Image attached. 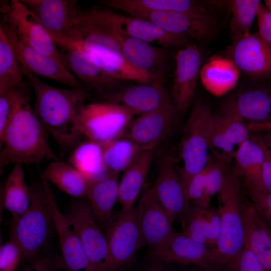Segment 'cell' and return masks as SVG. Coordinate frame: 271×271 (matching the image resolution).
Here are the masks:
<instances>
[{
    "label": "cell",
    "instance_id": "obj_1",
    "mask_svg": "<svg viewBox=\"0 0 271 271\" xmlns=\"http://www.w3.org/2000/svg\"><path fill=\"white\" fill-rule=\"evenodd\" d=\"M36 96L34 109L48 134L62 151L80 142V111L89 93L84 87L62 88L50 85L21 66Z\"/></svg>",
    "mask_w": 271,
    "mask_h": 271
},
{
    "label": "cell",
    "instance_id": "obj_2",
    "mask_svg": "<svg viewBox=\"0 0 271 271\" xmlns=\"http://www.w3.org/2000/svg\"><path fill=\"white\" fill-rule=\"evenodd\" d=\"M11 117L0 136L1 171L11 164L38 166L45 160H61L49 145L47 131L29 103L24 84L13 89Z\"/></svg>",
    "mask_w": 271,
    "mask_h": 271
},
{
    "label": "cell",
    "instance_id": "obj_3",
    "mask_svg": "<svg viewBox=\"0 0 271 271\" xmlns=\"http://www.w3.org/2000/svg\"><path fill=\"white\" fill-rule=\"evenodd\" d=\"M36 167L39 178L31 185L30 204L24 213L12 219L10 235L22 248L27 263L49 253L47 249L55 232L47 196L48 182Z\"/></svg>",
    "mask_w": 271,
    "mask_h": 271
},
{
    "label": "cell",
    "instance_id": "obj_4",
    "mask_svg": "<svg viewBox=\"0 0 271 271\" xmlns=\"http://www.w3.org/2000/svg\"><path fill=\"white\" fill-rule=\"evenodd\" d=\"M110 10L80 9L63 41L57 46L76 47L99 57L122 55L118 32Z\"/></svg>",
    "mask_w": 271,
    "mask_h": 271
},
{
    "label": "cell",
    "instance_id": "obj_5",
    "mask_svg": "<svg viewBox=\"0 0 271 271\" xmlns=\"http://www.w3.org/2000/svg\"><path fill=\"white\" fill-rule=\"evenodd\" d=\"M217 197L220 228L215 265L216 271H223L244 246L240 183L237 175L225 172Z\"/></svg>",
    "mask_w": 271,
    "mask_h": 271
},
{
    "label": "cell",
    "instance_id": "obj_6",
    "mask_svg": "<svg viewBox=\"0 0 271 271\" xmlns=\"http://www.w3.org/2000/svg\"><path fill=\"white\" fill-rule=\"evenodd\" d=\"M213 117L207 103L198 99L194 102L184 126L179 147L183 166L179 172L186 196L191 179L209 162Z\"/></svg>",
    "mask_w": 271,
    "mask_h": 271
},
{
    "label": "cell",
    "instance_id": "obj_7",
    "mask_svg": "<svg viewBox=\"0 0 271 271\" xmlns=\"http://www.w3.org/2000/svg\"><path fill=\"white\" fill-rule=\"evenodd\" d=\"M136 114L117 103H85L79 116L83 137L103 145L121 137Z\"/></svg>",
    "mask_w": 271,
    "mask_h": 271
},
{
    "label": "cell",
    "instance_id": "obj_8",
    "mask_svg": "<svg viewBox=\"0 0 271 271\" xmlns=\"http://www.w3.org/2000/svg\"><path fill=\"white\" fill-rule=\"evenodd\" d=\"M105 226L112 271H125L143 245L135 207L113 214Z\"/></svg>",
    "mask_w": 271,
    "mask_h": 271
},
{
    "label": "cell",
    "instance_id": "obj_9",
    "mask_svg": "<svg viewBox=\"0 0 271 271\" xmlns=\"http://www.w3.org/2000/svg\"><path fill=\"white\" fill-rule=\"evenodd\" d=\"M65 213L77 230L92 271H112L105 234L89 205L81 201L74 202Z\"/></svg>",
    "mask_w": 271,
    "mask_h": 271
},
{
    "label": "cell",
    "instance_id": "obj_10",
    "mask_svg": "<svg viewBox=\"0 0 271 271\" xmlns=\"http://www.w3.org/2000/svg\"><path fill=\"white\" fill-rule=\"evenodd\" d=\"M3 10L5 14L3 21L24 44L40 53L62 61L52 37L21 1L11 0L3 5Z\"/></svg>",
    "mask_w": 271,
    "mask_h": 271
},
{
    "label": "cell",
    "instance_id": "obj_11",
    "mask_svg": "<svg viewBox=\"0 0 271 271\" xmlns=\"http://www.w3.org/2000/svg\"><path fill=\"white\" fill-rule=\"evenodd\" d=\"M0 28L7 37L21 66L37 76L51 79L70 88L84 87L62 61L24 44L4 21L1 22Z\"/></svg>",
    "mask_w": 271,
    "mask_h": 271
},
{
    "label": "cell",
    "instance_id": "obj_12",
    "mask_svg": "<svg viewBox=\"0 0 271 271\" xmlns=\"http://www.w3.org/2000/svg\"><path fill=\"white\" fill-rule=\"evenodd\" d=\"M215 248L175 231L160 246L151 249L149 256L153 262L194 265L216 271Z\"/></svg>",
    "mask_w": 271,
    "mask_h": 271
},
{
    "label": "cell",
    "instance_id": "obj_13",
    "mask_svg": "<svg viewBox=\"0 0 271 271\" xmlns=\"http://www.w3.org/2000/svg\"><path fill=\"white\" fill-rule=\"evenodd\" d=\"M202 59L200 48L194 43L182 48L176 54L170 99L178 115H183L192 102Z\"/></svg>",
    "mask_w": 271,
    "mask_h": 271
},
{
    "label": "cell",
    "instance_id": "obj_14",
    "mask_svg": "<svg viewBox=\"0 0 271 271\" xmlns=\"http://www.w3.org/2000/svg\"><path fill=\"white\" fill-rule=\"evenodd\" d=\"M135 209L143 245L155 248L175 231L174 220L161 204L153 186L142 195Z\"/></svg>",
    "mask_w": 271,
    "mask_h": 271
},
{
    "label": "cell",
    "instance_id": "obj_15",
    "mask_svg": "<svg viewBox=\"0 0 271 271\" xmlns=\"http://www.w3.org/2000/svg\"><path fill=\"white\" fill-rule=\"evenodd\" d=\"M61 48L63 63L85 88L94 90L103 97L116 91L115 88L121 81L108 74L90 53L76 47Z\"/></svg>",
    "mask_w": 271,
    "mask_h": 271
},
{
    "label": "cell",
    "instance_id": "obj_16",
    "mask_svg": "<svg viewBox=\"0 0 271 271\" xmlns=\"http://www.w3.org/2000/svg\"><path fill=\"white\" fill-rule=\"evenodd\" d=\"M227 54V57L247 76L254 79L271 77V46L257 33L233 41Z\"/></svg>",
    "mask_w": 271,
    "mask_h": 271
},
{
    "label": "cell",
    "instance_id": "obj_17",
    "mask_svg": "<svg viewBox=\"0 0 271 271\" xmlns=\"http://www.w3.org/2000/svg\"><path fill=\"white\" fill-rule=\"evenodd\" d=\"M177 115L173 104L139 115L131 120L122 137L144 150H154L171 132Z\"/></svg>",
    "mask_w": 271,
    "mask_h": 271
},
{
    "label": "cell",
    "instance_id": "obj_18",
    "mask_svg": "<svg viewBox=\"0 0 271 271\" xmlns=\"http://www.w3.org/2000/svg\"><path fill=\"white\" fill-rule=\"evenodd\" d=\"M156 196L173 218L181 222L187 214L190 205L182 185L179 169L170 154H163L160 161L157 176L154 186Z\"/></svg>",
    "mask_w": 271,
    "mask_h": 271
},
{
    "label": "cell",
    "instance_id": "obj_19",
    "mask_svg": "<svg viewBox=\"0 0 271 271\" xmlns=\"http://www.w3.org/2000/svg\"><path fill=\"white\" fill-rule=\"evenodd\" d=\"M47 192L55 233L58 239L59 255L63 269L66 271H92L77 230L65 213L61 212L58 208L48 184Z\"/></svg>",
    "mask_w": 271,
    "mask_h": 271
},
{
    "label": "cell",
    "instance_id": "obj_20",
    "mask_svg": "<svg viewBox=\"0 0 271 271\" xmlns=\"http://www.w3.org/2000/svg\"><path fill=\"white\" fill-rule=\"evenodd\" d=\"M219 114L247 124L271 121V90L258 88L235 93L223 101Z\"/></svg>",
    "mask_w": 271,
    "mask_h": 271
},
{
    "label": "cell",
    "instance_id": "obj_21",
    "mask_svg": "<svg viewBox=\"0 0 271 271\" xmlns=\"http://www.w3.org/2000/svg\"><path fill=\"white\" fill-rule=\"evenodd\" d=\"M130 16L149 21L170 33L198 42L211 38L217 27L216 22L180 12H139Z\"/></svg>",
    "mask_w": 271,
    "mask_h": 271
},
{
    "label": "cell",
    "instance_id": "obj_22",
    "mask_svg": "<svg viewBox=\"0 0 271 271\" xmlns=\"http://www.w3.org/2000/svg\"><path fill=\"white\" fill-rule=\"evenodd\" d=\"M36 16L56 44L67 35L80 8L76 1L21 0Z\"/></svg>",
    "mask_w": 271,
    "mask_h": 271
},
{
    "label": "cell",
    "instance_id": "obj_23",
    "mask_svg": "<svg viewBox=\"0 0 271 271\" xmlns=\"http://www.w3.org/2000/svg\"><path fill=\"white\" fill-rule=\"evenodd\" d=\"M120 44L124 58L133 67L164 82L172 53L169 48L121 35Z\"/></svg>",
    "mask_w": 271,
    "mask_h": 271
},
{
    "label": "cell",
    "instance_id": "obj_24",
    "mask_svg": "<svg viewBox=\"0 0 271 271\" xmlns=\"http://www.w3.org/2000/svg\"><path fill=\"white\" fill-rule=\"evenodd\" d=\"M164 82L139 83L118 89L103 97L106 101L120 104L136 115L151 112L172 104L164 86Z\"/></svg>",
    "mask_w": 271,
    "mask_h": 271
},
{
    "label": "cell",
    "instance_id": "obj_25",
    "mask_svg": "<svg viewBox=\"0 0 271 271\" xmlns=\"http://www.w3.org/2000/svg\"><path fill=\"white\" fill-rule=\"evenodd\" d=\"M110 16L118 32L124 36L169 49L184 48L193 43L191 40L170 33L149 21L111 10Z\"/></svg>",
    "mask_w": 271,
    "mask_h": 271
},
{
    "label": "cell",
    "instance_id": "obj_26",
    "mask_svg": "<svg viewBox=\"0 0 271 271\" xmlns=\"http://www.w3.org/2000/svg\"><path fill=\"white\" fill-rule=\"evenodd\" d=\"M246 124L220 114L213 115L211 128L210 151L222 162L234 158L241 144L249 137Z\"/></svg>",
    "mask_w": 271,
    "mask_h": 271
},
{
    "label": "cell",
    "instance_id": "obj_27",
    "mask_svg": "<svg viewBox=\"0 0 271 271\" xmlns=\"http://www.w3.org/2000/svg\"><path fill=\"white\" fill-rule=\"evenodd\" d=\"M244 244L258 258L263 271H271V228L265 223L251 201H242Z\"/></svg>",
    "mask_w": 271,
    "mask_h": 271
},
{
    "label": "cell",
    "instance_id": "obj_28",
    "mask_svg": "<svg viewBox=\"0 0 271 271\" xmlns=\"http://www.w3.org/2000/svg\"><path fill=\"white\" fill-rule=\"evenodd\" d=\"M130 16L139 12H175L190 14L204 20L216 22L200 2L190 0H106L102 2Z\"/></svg>",
    "mask_w": 271,
    "mask_h": 271
},
{
    "label": "cell",
    "instance_id": "obj_29",
    "mask_svg": "<svg viewBox=\"0 0 271 271\" xmlns=\"http://www.w3.org/2000/svg\"><path fill=\"white\" fill-rule=\"evenodd\" d=\"M182 224V233L198 242L216 247L220 228L218 208L210 205H190Z\"/></svg>",
    "mask_w": 271,
    "mask_h": 271
},
{
    "label": "cell",
    "instance_id": "obj_30",
    "mask_svg": "<svg viewBox=\"0 0 271 271\" xmlns=\"http://www.w3.org/2000/svg\"><path fill=\"white\" fill-rule=\"evenodd\" d=\"M265 148L261 139L249 136L235 156L238 173L243 178L248 190H265L261 177Z\"/></svg>",
    "mask_w": 271,
    "mask_h": 271
},
{
    "label": "cell",
    "instance_id": "obj_31",
    "mask_svg": "<svg viewBox=\"0 0 271 271\" xmlns=\"http://www.w3.org/2000/svg\"><path fill=\"white\" fill-rule=\"evenodd\" d=\"M239 70L228 57L214 56L202 66L200 77L204 87L216 96L223 95L236 85Z\"/></svg>",
    "mask_w": 271,
    "mask_h": 271
},
{
    "label": "cell",
    "instance_id": "obj_32",
    "mask_svg": "<svg viewBox=\"0 0 271 271\" xmlns=\"http://www.w3.org/2000/svg\"><path fill=\"white\" fill-rule=\"evenodd\" d=\"M154 150H144L125 171L118 182V200L122 210L133 209L149 172Z\"/></svg>",
    "mask_w": 271,
    "mask_h": 271
},
{
    "label": "cell",
    "instance_id": "obj_33",
    "mask_svg": "<svg viewBox=\"0 0 271 271\" xmlns=\"http://www.w3.org/2000/svg\"><path fill=\"white\" fill-rule=\"evenodd\" d=\"M118 175L111 173L105 178L89 184L86 196L92 213L100 226L105 225L111 217L118 199Z\"/></svg>",
    "mask_w": 271,
    "mask_h": 271
},
{
    "label": "cell",
    "instance_id": "obj_34",
    "mask_svg": "<svg viewBox=\"0 0 271 271\" xmlns=\"http://www.w3.org/2000/svg\"><path fill=\"white\" fill-rule=\"evenodd\" d=\"M69 162L90 183L102 179L111 173L104 163L102 145L92 140L80 142L73 149Z\"/></svg>",
    "mask_w": 271,
    "mask_h": 271
},
{
    "label": "cell",
    "instance_id": "obj_35",
    "mask_svg": "<svg viewBox=\"0 0 271 271\" xmlns=\"http://www.w3.org/2000/svg\"><path fill=\"white\" fill-rule=\"evenodd\" d=\"M41 173L48 182L68 195L77 198L86 196L90 183L70 164L61 160L52 161Z\"/></svg>",
    "mask_w": 271,
    "mask_h": 271
},
{
    "label": "cell",
    "instance_id": "obj_36",
    "mask_svg": "<svg viewBox=\"0 0 271 271\" xmlns=\"http://www.w3.org/2000/svg\"><path fill=\"white\" fill-rule=\"evenodd\" d=\"M22 165H15L2 189L1 207L11 213L12 219L24 213L31 202V188L25 181Z\"/></svg>",
    "mask_w": 271,
    "mask_h": 271
},
{
    "label": "cell",
    "instance_id": "obj_37",
    "mask_svg": "<svg viewBox=\"0 0 271 271\" xmlns=\"http://www.w3.org/2000/svg\"><path fill=\"white\" fill-rule=\"evenodd\" d=\"M105 164L111 173L125 171L144 150L130 140L121 137L103 145Z\"/></svg>",
    "mask_w": 271,
    "mask_h": 271
},
{
    "label": "cell",
    "instance_id": "obj_38",
    "mask_svg": "<svg viewBox=\"0 0 271 271\" xmlns=\"http://www.w3.org/2000/svg\"><path fill=\"white\" fill-rule=\"evenodd\" d=\"M23 76L12 46L0 28V92L23 85Z\"/></svg>",
    "mask_w": 271,
    "mask_h": 271
},
{
    "label": "cell",
    "instance_id": "obj_39",
    "mask_svg": "<svg viewBox=\"0 0 271 271\" xmlns=\"http://www.w3.org/2000/svg\"><path fill=\"white\" fill-rule=\"evenodd\" d=\"M260 3L258 0L231 1L229 33L232 42L250 33V29Z\"/></svg>",
    "mask_w": 271,
    "mask_h": 271
},
{
    "label": "cell",
    "instance_id": "obj_40",
    "mask_svg": "<svg viewBox=\"0 0 271 271\" xmlns=\"http://www.w3.org/2000/svg\"><path fill=\"white\" fill-rule=\"evenodd\" d=\"M225 172L221 164L209 162L203 169L202 186L205 202L210 205L212 196L220 190Z\"/></svg>",
    "mask_w": 271,
    "mask_h": 271
},
{
    "label": "cell",
    "instance_id": "obj_41",
    "mask_svg": "<svg viewBox=\"0 0 271 271\" xmlns=\"http://www.w3.org/2000/svg\"><path fill=\"white\" fill-rule=\"evenodd\" d=\"M24 262L26 261L22 248L10 236L0 247V271H16Z\"/></svg>",
    "mask_w": 271,
    "mask_h": 271
},
{
    "label": "cell",
    "instance_id": "obj_42",
    "mask_svg": "<svg viewBox=\"0 0 271 271\" xmlns=\"http://www.w3.org/2000/svg\"><path fill=\"white\" fill-rule=\"evenodd\" d=\"M223 271H263L261 264L250 247L244 244L239 253Z\"/></svg>",
    "mask_w": 271,
    "mask_h": 271
},
{
    "label": "cell",
    "instance_id": "obj_43",
    "mask_svg": "<svg viewBox=\"0 0 271 271\" xmlns=\"http://www.w3.org/2000/svg\"><path fill=\"white\" fill-rule=\"evenodd\" d=\"M251 202L265 223L271 228V192L266 190H248Z\"/></svg>",
    "mask_w": 271,
    "mask_h": 271
},
{
    "label": "cell",
    "instance_id": "obj_44",
    "mask_svg": "<svg viewBox=\"0 0 271 271\" xmlns=\"http://www.w3.org/2000/svg\"><path fill=\"white\" fill-rule=\"evenodd\" d=\"M63 269L60 255H55L49 252L32 262L27 263L19 271H59Z\"/></svg>",
    "mask_w": 271,
    "mask_h": 271
},
{
    "label": "cell",
    "instance_id": "obj_45",
    "mask_svg": "<svg viewBox=\"0 0 271 271\" xmlns=\"http://www.w3.org/2000/svg\"><path fill=\"white\" fill-rule=\"evenodd\" d=\"M256 17L258 28L257 33L265 43L271 46V12L260 3Z\"/></svg>",
    "mask_w": 271,
    "mask_h": 271
},
{
    "label": "cell",
    "instance_id": "obj_46",
    "mask_svg": "<svg viewBox=\"0 0 271 271\" xmlns=\"http://www.w3.org/2000/svg\"><path fill=\"white\" fill-rule=\"evenodd\" d=\"M13 89L0 92V136H1L12 114Z\"/></svg>",
    "mask_w": 271,
    "mask_h": 271
},
{
    "label": "cell",
    "instance_id": "obj_47",
    "mask_svg": "<svg viewBox=\"0 0 271 271\" xmlns=\"http://www.w3.org/2000/svg\"><path fill=\"white\" fill-rule=\"evenodd\" d=\"M261 177L265 189L271 192V151L266 145L265 157L261 169Z\"/></svg>",
    "mask_w": 271,
    "mask_h": 271
},
{
    "label": "cell",
    "instance_id": "obj_48",
    "mask_svg": "<svg viewBox=\"0 0 271 271\" xmlns=\"http://www.w3.org/2000/svg\"><path fill=\"white\" fill-rule=\"evenodd\" d=\"M247 125L249 130L268 131V132L261 140L268 149L271 151V121L257 123H249Z\"/></svg>",
    "mask_w": 271,
    "mask_h": 271
},
{
    "label": "cell",
    "instance_id": "obj_49",
    "mask_svg": "<svg viewBox=\"0 0 271 271\" xmlns=\"http://www.w3.org/2000/svg\"><path fill=\"white\" fill-rule=\"evenodd\" d=\"M166 263L153 262V264L147 267L144 271H178L167 267Z\"/></svg>",
    "mask_w": 271,
    "mask_h": 271
},
{
    "label": "cell",
    "instance_id": "obj_50",
    "mask_svg": "<svg viewBox=\"0 0 271 271\" xmlns=\"http://www.w3.org/2000/svg\"><path fill=\"white\" fill-rule=\"evenodd\" d=\"M186 271H215L213 269H208L206 268H202L198 266H195L189 268Z\"/></svg>",
    "mask_w": 271,
    "mask_h": 271
},
{
    "label": "cell",
    "instance_id": "obj_51",
    "mask_svg": "<svg viewBox=\"0 0 271 271\" xmlns=\"http://www.w3.org/2000/svg\"><path fill=\"white\" fill-rule=\"evenodd\" d=\"M265 4L266 8L271 12V0L265 1Z\"/></svg>",
    "mask_w": 271,
    "mask_h": 271
}]
</instances>
